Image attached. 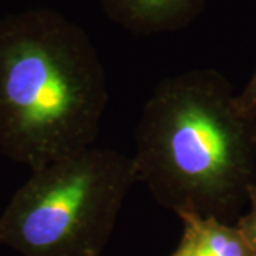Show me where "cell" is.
Masks as SVG:
<instances>
[{
	"instance_id": "1",
	"label": "cell",
	"mask_w": 256,
	"mask_h": 256,
	"mask_svg": "<svg viewBox=\"0 0 256 256\" xmlns=\"http://www.w3.org/2000/svg\"><path fill=\"white\" fill-rule=\"evenodd\" d=\"M137 184L181 215L224 220L256 184V118L240 110L228 80L210 68L168 77L138 120Z\"/></svg>"
},
{
	"instance_id": "3",
	"label": "cell",
	"mask_w": 256,
	"mask_h": 256,
	"mask_svg": "<svg viewBox=\"0 0 256 256\" xmlns=\"http://www.w3.org/2000/svg\"><path fill=\"white\" fill-rule=\"evenodd\" d=\"M131 156L88 146L32 176L0 215V245L22 256H101L128 192Z\"/></svg>"
},
{
	"instance_id": "8",
	"label": "cell",
	"mask_w": 256,
	"mask_h": 256,
	"mask_svg": "<svg viewBox=\"0 0 256 256\" xmlns=\"http://www.w3.org/2000/svg\"><path fill=\"white\" fill-rule=\"evenodd\" d=\"M172 256H194L191 240L188 239V236H186L185 234H182L181 242H180L178 248L175 249V252L172 254Z\"/></svg>"
},
{
	"instance_id": "7",
	"label": "cell",
	"mask_w": 256,
	"mask_h": 256,
	"mask_svg": "<svg viewBox=\"0 0 256 256\" xmlns=\"http://www.w3.org/2000/svg\"><path fill=\"white\" fill-rule=\"evenodd\" d=\"M236 101L240 110L256 118V68L254 76L248 82L246 87L242 90V92L236 94Z\"/></svg>"
},
{
	"instance_id": "4",
	"label": "cell",
	"mask_w": 256,
	"mask_h": 256,
	"mask_svg": "<svg viewBox=\"0 0 256 256\" xmlns=\"http://www.w3.org/2000/svg\"><path fill=\"white\" fill-rule=\"evenodd\" d=\"M106 14L136 33L154 34L188 26L206 0H98Z\"/></svg>"
},
{
	"instance_id": "2",
	"label": "cell",
	"mask_w": 256,
	"mask_h": 256,
	"mask_svg": "<svg viewBox=\"0 0 256 256\" xmlns=\"http://www.w3.org/2000/svg\"><path fill=\"white\" fill-rule=\"evenodd\" d=\"M108 106L92 38L54 13L0 24V152L38 171L94 146Z\"/></svg>"
},
{
	"instance_id": "6",
	"label": "cell",
	"mask_w": 256,
	"mask_h": 256,
	"mask_svg": "<svg viewBox=\"0 0 256 256\" xmlns=\"http://www.w3.org/2000/svg\"><path fill=\"white\" fill-rule=\"evenodd\" d=\"M248 205L249 210L239 218L236 228L244 234V236L256 252V184L250 185L248 190Z\"/></svg>"
},
{
	"instance_id": "5",
	"label": "cell",
	"mask_w": 256,
	"mask_h": 256,
	"mask_svg": "<svg viewBox=\"0 0 256 256\" xmlns=\"http://www.w3.org/2000/svg\"><path fill=\"white\" fill-rule=\"evenodd\" d=\"M184 232L191 240L194 256H256L236 226L216 218L181 215Z\"/></svg>"
}]
</instances>
